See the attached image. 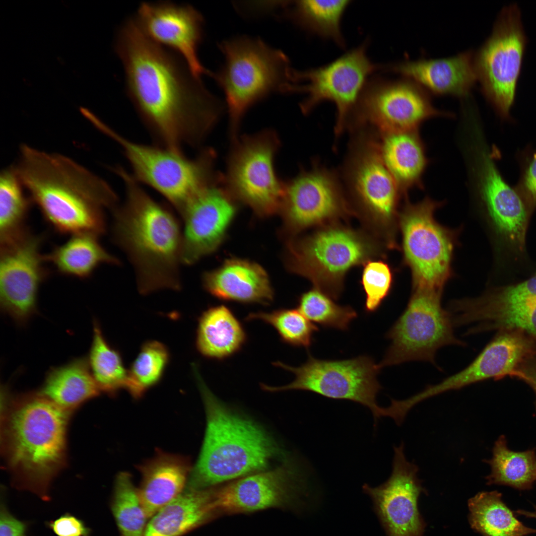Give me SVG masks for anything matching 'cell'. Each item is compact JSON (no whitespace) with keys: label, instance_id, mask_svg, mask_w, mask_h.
I'll list each match as a JSON object with an SVG mask.
<instances>
[{"label":"cell","instance_id":"cell-26","mask_svg":"<svg viewBox=\"0 0 536 536\" xmlns=\"http://www.w3.org/2000/svg\"><path fill=\"white\" fill-rule=\"evenodd\" d=\"M203 283L209 293L223 300L268 305L274 298L266 271L247 260H227L218 268L204 274Z\"/></svg>","mask_w":536,"mask_h":536},{"label":"cell","instance_id":"cell-7","mask_svg":"<svg viewBox=\"0 0 536 536\" xmlns=\"http://www.w3.org/2000/svg\"><path fill=\"white\" fill-rule=\"evenodd\" d=\"M377 252L375 243L365 234L332 223L290 242L287 263L293 272L336 299L343 290L346 273L370 260Z\"/></svg>","mask_w":536,"mask_h":536},{"label":"cell","instance_id":"cell-43","mask_svg":"<svg viewBox=\"0 0 536 536\" xmlns=\"http://www.w3.org/2000/svg\"><path fill=\"white\" fill-rule=\"evenodd\" d=\"M536 303V272L523 281L501 286L473 300L471 310L480 314L510 307Z\"/></svg>","mask_w":536,"mask_h":536},{"label":"cell","instance_id":"cell-46","mask_svg":"<svg viewBox=\"0 0 536 536\" xmlns=\"http://www.w3.org/2000/svg\"><path fill=\"white\" fill-rule=\"evenodd\" d=\"M48 526L58 536H89L90 533L81 520L68 514L50 521Z\"/></svg>","mask_w":536,"mask_h":536},{"label":"cell","instance_id":"cell-34","mask_svg":"<svg viewBox=\"0 0 536 536\" xmlns=\"http://www.w3.org/2000/svg\"><path fill=\"white\" fill-rule=\"evenodd\" d=\"M350 2L348 0L287 1L283 15L305 30L332 39L343 47L345 42L340 22Z\"/></svg>","mask_w":536,"mask_h":536},{"label":"cell","instance_id":"cell-37","mask_svg":"<svg viewBox=\"0 0 536 536\" xmlns=\"http://www.w3.org/2000/svg\"><path fill=\"white\" fill-rule=\"evenodd\" d=\"M14 167L0 175V243L11 240L28 228L25 225L32 201L25 193Z\"/></svg>","mask_w":536,"mask_h":536},{"label":"cell","instance_id":"cell-14","mask_svg":"<svg viewBox=\"0 0 536 536\" xmlns=\"http://www.w3.org/2000/svg\"><path fill=\"white\" fill-rule=\"evenodd\" d=\"M367 44L353 49L331 63L316 68L298 71L294 70V82L306 84L291 87V92H304L307 97L300 108L307 114L324 101L333 102L336 108L335 133L338 137L343 132L361 97L369 76L382 69L372 63L366 54Z\"/></svg>","mask_w":536,"mask_h":536},{"label":"cell","instance_id":"cell-25","mask_svg":"<svg viewBox=\"0 0 536 536\" xmlns=\"http://www.w3.org/2000/svg\"><path fill=\"white\" fill-rule=\"evenodd\" d=\"M291 472L286 468L244 476L213 491V510L252 512L277 506L287 493Z\"/></svg>","mask_w":536,"mask_h":536},{"label":"cell","instance_id":"cell-23","mask_svg":"<svg viewBox=\"0 0 536 536\" xmlns=\"http://www.w3.org/2000/svg\"><path fill=\"white\" fill-rule=\"evenodd\" d=\"M474 360L460 372L423 391L426 399L472 384L508 376L527 359L536 354V338L519 330L499 331Z\"/></svg>","mask_w":536,"mask_h":536},{"label":"cell","instance_id":"cell-28","mask_svg":"<svg viewBox=\"0 0 536 536\" xmlns=\"http://www.w3.org/2000/svg\"><path fill=\"white\" fill-rule=\"evenodd\" d=\"M246 331L224 305L212 306L199 317L196 346L203 356L222 360L239 352L247 341Z\"/></svg>","mask_w":536,"mask_h":536},{"label":"cell","instance_id":"cell-4","mask_svg":"<svg viewBox=\"0 0 536 536\" xmlns=\"http://www.w3.org/2000/svg\"><path fill=\"white\" fill-rule=\"evenodd\" d=\"M193 371L202 397L206 425L201 450L186 488L205 489L263 470L275 453L266 434L253 423L229 411Z\"/></svg>","mask_w":536,"mask_h":536},{"label":"cell","instance_id":"cell-45","mask_svg":"<svg viewBox=\"0 0 536 536\" xmlns=\"http://www.w3.org/2000/svg\"><path fill=\"white\" fill-rule=\"evenodd\" d=\"M523 161L516 189L530 212L536 207V149L530 152Z\"/></svg>","mask_w":536,"mask_h":536},{"label":"cell","instance_id":"cell-49","mask_svg":"<svg viewBox=\"0 0 536 536\" xmlns=\"http://www.w3.org/2000/svg\"><path fill=\"white\" fill-rule=\"evenodd\" d=\"M534 510L533 511H529L519 509L515 511L516 513L519 515L525 516L527 518H535L536 519V505H534Z\"/></svg>","mask_w":536,"mask_h":536},{"label":"cell","instance_id":"cell-3","mask_svg":"<svg viewBox=\"0 0 536 536\" xmlns=\"http://www.w3.org/2000/svg\"><path fill=\"white\" fill-rule=\"evenodd\" d=\"M114 171L124 183L126 198L114 210L113 239L134 268L139 292L179 290L183 235L177 218L123 168Z\"/></svg>","mask_w":536,"mask_h":536},{"label":"cell","instance_id":"cell-38","mask_svg":"<svg viewBox=\"0 0 536 536\" xmlns=\"http://www.w3.org/2000/svg\"><path fill=\"white\" fill-rule=\"evenodd\" d=\"M170 358L167 346L156 340L143 343L139 353L128 370L126 389L135 399L162 379Z\"/></svg>","mask_w":536,"mask_h":536},{"label":"cell","instance_id":"cell-12","mask_svg":"<svg viewBox=\"0 0 536 536\" xmlns=\"http://www.w3.org/2000/svg\"><path fill=\"white\" fill-rule=\"evenodd\" d=\"M441 293L415 290L404 312L386 334L391 343L379 364L381 368L411 361L435 363L437 351L449 345H464L453 332Z\"/></svg>","mask_w":536,"mask_h":536},{"label":"cell","instance_id":"cell-30","mask_svg":"<svg viewBox=\"0 0 536 536\" xmlns=\"http://www.w3.org/2000/svg\"><path fill=\"white\" fill-rule=\"evenodd\" d=\"M378 135L382 158L400 191L420 185L427 161L416 131Z\"/></svg>","mask_w":536,"mask_h":536},{"label":"cell","instance_id":"cell-48","mask_svg":"<svg viewBox=\"0 0 536 536\" xmlns=\"http://www.w3.org/2000/svg\"><path fill=\"white\" fill-rule=\"evenodd\" d=\"M509 376L524 381L533 389L536 397V354L526 359Z\"/></svg>","mask_w":536,"mask_h":536},{"label":"cell","instance_id":"cell-2","mask_svg":"<svg viewBox=\"0 0 536 536\" xmlns=\"http://www.w3.org/2000/svg\"><path fill=\"white\" fill-rule=\"evenodd\" d=\"M16 172L33 203L55 231L71 235L105 231L103 210L114 208L111 186L68 157L26 144L20 149Z\"/></svg>","mask_w":536,"mask_h":536},{"label":"cell","instance_id":"cell-9","mask_svg":"<svg viewBox=\"0 0 536 536\" xmlns=\"http://www.w3.org/2000/svg\"><path fill=\"white\" fill-rule=\"evenodd\" d=\"M272 364L292 372L291 383L281 387L261 384L263 390L271 392L290 390L309 391L326 398L348 400L369 408L374 422L386 417V407L380 406L376 398L382 389L377 379L381 367L369 356L361 355L344 360H322L308 354L306 362L298 367L280 361Z\"/></svg>","mask_w":536,"mask_h":536},{"label":"cell","instance_id":"cell-13","mask_svg":"<svg viewBox=\"0 0 536 536\" xmlns=\"http://www.w3.org/2000/svg\"><path fill=\"white\" fill-rule=\"evenodd\" d=\"M360 131L346 160L344 182L368 223L384 233L395 218L401 191L382 158L378 134Z\"/></svg>","mask_w":536,"mask_h":536},{"label":"cell","instance_id":"cell-16","mask_svg":"<svg viewBox=\"0 0 536 536\" xmlns=\"http://www.w3.org/2000/svg\"><path fill=\"white\" fill-rule=\"evenodd\" d=\"M437 203L429 199L408 204L401 215L404 259L415 290L441 293L450 273L453 245L448 232L434 218Z\"/></svg>","mask_w":536,"mask_h":536},{"label":"cell","instance_id":"cell-1","mask_svg":"<svg viewBox=\"0 0 536 536\" xmlns=\"http://www.w3.org/2000/svg\"><path fill=\"white\" fill-rule=\"evenodd\" d=\"M114 48L123 65L127 94L161 146L182 151L202 143L223 106L185 61L148 37L134 17L119 27Z\"/></svg>","mask_w":536,"mask_h":536},{"label":"cell","instance_id":"cell-6","mask_svg":"<svg viewBox=\"0 0 536 536\" xmlns=\"http://www.w3.org/2000/svg\"><path fill=\"white\" fill-rule=\"evenodd\" d=\"M225 63L212 77L223 91L229 116L232 141L246 111L277 91L287 93L294 84L289 61L281 51L259 38L240 36L218 44Z\"/></svg>","mask_w":536,"mask_h":536},{"label":"cell","instance_id":"cell-29","mask_svg":"<svg viewBox=\"0 0 536 536\" xmlns=\"http://www.w3.org/2000/svg\"><path fill=\"white\" fill-rule=\"evenodd\" d=\"M212 493L186 488L151 517L142 536H181L202 524L214 511Z\"/></svg>","mask_w":536,"mask_h":536},{"label":"cell","instance_id":"cell-36","mask_svg":"<svg viewBox=\"0 0 536 536\" xmlns=\"http://www.w3.org/2000/svg\"><path fill=\"white\" fill-rule=\"evenodd\" d=\"M91 374L100 391L115 394L126 388L128 370L119 351L112 346L103 334L99 322L93 321L91 344L86 357Z\"/></svg>","mask_w":536,"mask_h":536},{"label":"cell","instance_id":"cell-20","mask_svg":"<svg viewBox=\"0 0 536 536\" xmlns=\"http://www.w3.org/2000/svg\"><path fill=\"white\" fill-rule=\"evenodd\" d=\"M236 200L219 174L193 197L180 213L185 224L181 262L194 264L218 248L236 214Z\"/></svg>","mask_w":536,"mask_h":536},{"label":"cell","instance_id":"cell-21","mask_svg":"<svg viewBox=\"0 0 536 536\" xmlns=\"http://www.w3.org/2000/svg\"><path fill=\"white\" fill-rule=\"evenodd\" d=\"M134 17L148 37L178 53L196 77L200 78L203 74H210L198 58L204 19L194 7L168 0L142 2Z\"/></svg>","mask_w":536,"mask_h":536},{"label":"cell","instance_id":"cell-39","mask_svg":"<svg viewBox=\"0 0 536 536\" xmlns=\"http://www.w3.org/2000/svg\"><path fill=\"white\" fill-rule=\"evenodd\" d=\"M111 509L121 536H142L148 518L128 472H120L116 478Z\"/></svg>","mask_w":536,"mask_h":536},{"label":"cell","instance_id":"cell-15","mask_svg":"<svg viewBox=\"0 0 536 536\" xmlns=\"http://www.w3.org/2000/svg\"><path fill=\"white\" fill-rule=\"evenodd\" d=\"M353 114L356 126H369L379 134L415 131L429 118L450 115L436 109L413 81L378 77L368 80Z\"/></svg>","mask_w":536,"mask_h":536},{"label":"cell","instance_id":"cell-33","mask_svg":"<svg viewBox=\"0 0 536 536\" xmlns=\"http://www.w3.org/2000/svg\"><path fill=\"white\" fill-rule=\"evenodd\" d=\"M98 237L87 233L73 235L45 255V260L59 273L81 278L90 276L101 264H118L100 244Z\"/></svg>","mask_w":536,"mask_h":536},{"label":"cell","instance_id":"cell-8","mask_svg":"<svg viewBox=\"0 0 536 536\" xmlns=\"http://www.w3.org/2000/svg\"><path fill=\"white\" fill-rule=\"evenodd\" d=\"M104 134L119 144L134 178L158 192L180 213L216 175L213 171L215 154L211 148L202 150L192 159L182 151L134 142L109 127Z\"/></svg>","mask_w":536,"mask_h":536},{"label":"cell","instance_id":"cell-22","mask_svg":"<svg viewBox=\"0 0 536 536\" xmlns=\"http://www.w3.org/2000/svg\"><path fill=\"white\" fill-rule=\"evenodd\" d=\"M479 159L480 194L493 228L506 250L521 256L530 211L516 188L505 181L492 155L482 150Z\"/></svg>","mask_w":536,"mask_h":536},{"label":"cell","instance_id":"cell-27","mask_svg":"<svg viewBox=\"0 0 536 536\" xmlns=\"http://www.w3.org/2000/svg\"><path fill=\"white\" fill-rule=\"evenodd\" d=\"M138 469V494L148 518L184 491L192 469L186 457L160 451Z\"/></svg>","mask_w":536,"mask_h":536},{"label":"cell","instance_id":"cell-41","mask_svg":"<svg viewBox=\"0 0 536 536\" xmlns=\"http://www.w3.org/2000/svg\"><path fill=\"white\" fill-rule=\"evenodd\" d=\"M298 308L308 320L316 324L341 331L347 330L350 322L357 316L351 307L336 304L327 294L316 288L301 294Z\"/></svg>","mask_w":536,"mask_h":536},{"label":"cell","instance_id":"cell-11","mask_svg":"<svg viewBox=\"0 0 536 536\" xmlns=\"http://www.w3.org/2000/svg\"><path fill=\"white\" fill-rule=\"evenodd\" d=\"M526 43L520 9L511 4L502 9L491 35L474 54L481 91L504 119L514 103Z\"/></svg>","mask_w":536,"mask_h":536},{"label":"cell","instance_id":"cell-18","mask_svg":"<svg viewBox=\"0 0 536 536\" xmlns=\"http://www.w3.org/2000/svg\"><path fill=\"white\" fill-rule=\"evenodd\" d=\"M280 211L287 228L298 232L335 222L350 209L337 175L317 163L284 183Z\"/></svg>","mask_w":536,"mask_h":536},{"label":"cell","instance_id":"cell-31","mask_svg":"<svg viewBox=\"0 0 536 536\" xmlns=\"http://www.w3.org/2000/svg\"><path fill=\"white\" fill-rule=\"evenodd\" d=\"M100 391L83 357L49 369L39 394L67 411L97 396Z\"/></svg>","mask_w":536,"mask_h":536},{"label":"cell","instance_id":"cell-24","mask_svg":"<svg viewBox=\"0 0 536 536\" xmlns=\"http://www.w3.org/2000/svg\"><path fill=\"white\" fill-rule=\"evenodd\" d=\"M383 69L438 95L467 96L477 81L474 53L470 51L443 59L404 61L384 66Z\"/></svg>","mask_w":536,"mask_h":536},{"label":"cell","instance_id":"cell-35","mask_svg":"<svg viewBox=\"0 0 536 536\" xmlns=\"http://www.w3.org/2000/svg\"><path fill=\"white\" fill-rule=\"evenodd\" d=\"M491 468L485 478L487 485L509 486L520 490L531 489L536 480L535 449L517 452L510 450L504 435L495 442L492 457L485 460Z\"/></svg>","mask_w":536,"mask_h":536},{"label":"cell","instance_id":"cell-40","mask_svg":"<svg viewBox=\"0 0 536 536\" xmlns=\"http://www.w3.org/2000/svg\"><path fill=\"white\" fill-rule=\"evenodd\" d=\"M244 320H258L271 326L281 341L297 347L308 348L314 341L315 333L319 331L298 309L281 308L269 312H253Z\"/></svg>","mask_w":536,"mask_h":536},{"label":"cell","instance_id":"cell-47","mask_svg":"<svg viewBox=\"0 0 536 536\" xmlns=\"http://www.w3.org/2000/svg\"><path fill=\"white\" fill-rule=\"evenodd\" d=\"M26 524L13 516L1 504L0 509V536H25Z\"/></svg>","mask_w":536,"mask_h":536},{"label":"cell","instance_id":"cell-42","mask_svg":"<svg viewBox=\"0 0 536 536\" xmlns=\"http://www.w3.org/2000/svg\"><path fill=\"white\" fill-rule=\"evenodd\" d=\"M467 334L519 330L536 338V303L500 309L474 317Z\"/></svg>","mask_w":536,"mask_h":536},{"label":"cell","instance_id":"cell-32","mask_svg":"<svg viewBox=\"0 0 536 536\" xmlns=\"http://www.w3.org/2000/svg\"><path fill=\"white\" fill-rule=\"evenodd\" d=\"M469 522L482 536H527L536 529L521 522L497 490L482 491L468 501Z\"/></svg>","mask_w":536,"mask_h":536},{"label":"cell","instance_id":"cell-17","mask_svg":"<svg viewBox=\"0 0 536 536\" xmlns=\"http://www.w3.org/2000/svg\"><path fill=\"white\" fill-rule=\"evenodd\" d=\"M45 238L28 229L0 244V309L19 327L27 325L37 313L39 290L49 274L41 253Z\"/></svg>","mask_w":536,"mask_h":536},{"label":"cell","instance_id":"cell-19","mask_svg":"<svg viewBox=\"0 0 536 536\" xmlns=\"http://www.w3.org/2000/svg\"><path fill=\"white\" fill-rule=\"evenodd\" d=\"M402 443L394 447L392 471L383 483L363 490L371 498L388 536H423L426 523L418 507L420 494L426 493L418 477V468L408 462Z\"/></svg>","mask_w":536,"mask_h":536},{"label":"cell","instance_id":"cell-44","mask_svg":"<svg viewBox=\"0 0 536 536\" xmlns=\"http://www.w3.org/2000/svg\"><path fill=\"white\" fill-rule=\"evenodd\" d=\"M364 265L361 283L365 294L364 310L373 313L390 293L392 273L389 265L382 261L370 260Z\"/></svg>","mask_w":536,"mask_h":536},{"label":"cell","instance_id":"cell-5","mask_svg":"<svg viewBox=\"0 0 536 536\" xmlns=\"http://www.w3.org/2000/svg\"><path fill=\"white\" fill-rule=\"evenodd\" d=\"M67 417V411L38 393L21 398L7 420L9 465L44 500L64 459Z\"/></svg>","mask_w":536,"mask_h":536},{"label":"cell","instance_id":"cell-10","mask_svg":"<svg viewBox=\"0 0 536 536\" xmlns=\"http://www.w3.org/2000/svg\"><path fill=\"white\" fill-rule=\"evenodd\" d=\"M223 181L236 199L261 215L280 211L284 183L277 178L274 158L280 146L276 133L266 130L232 141Z\"/></svg>","mask_w":536,"mask_h":536}]
</instances>
